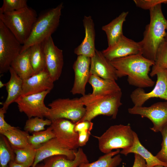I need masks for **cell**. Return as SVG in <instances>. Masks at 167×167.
<instances>
[{"mask_svg": "<svg viewBox=\"0 0 167 167\" xmlns=\"http://www.w3.org/2000/svg\"><path fill=\"white\" fill-rule=\"evenodd\" d=\"M13 148L15 155V162L28 167L32 166L36 156V149L30 145L23 148Z\"/></svg>", "mask_w": 167, "mask_h": 167, "instance_id": "cell-29", "label": "cell"}, {"mask_svg": "<svg viewBox=\"0 0 167 167\" xmlns=\"http://www.w3.org/2000/svg\"><path fill=\"white\" fill-rule=\"evenodd\" d=\"M49 110L45 117L52 120L64 118L76 123L86 113L85 107L79 98H58L49 104Z\"/></svg>", "mask_w": 167, "mask_h": 167, "instance_id": "cell-7", "label": "cell"}, {"mask_svg": "<svg viewBox=\"0 0 167 167\" xmlns=\"http://www.w3.org/2000/svg\"><path fill=\"white\" fill-rule=\"evenodd\" d=\"M154 62L150 73L151 77L155 75L159 71L167 70V42L165 40L158 48Z\"/></svg>", "mask_w": 167, "mask_h": 167, "instance_id": "cell-31", "label": "cell"}, {"mask_svg": "<svg viewBox=\"0 0 167 167\" xmlns=\"http://www.w3.org/2000/svg\"><path fill=\"white\" fill-rule=\"evenodd\" d=\"M119 149L105 154L92 163H83L78 167H117L122 161Z\"/></svg>", "mask_w": 167, "mask_h": 167, "instance_id": "cell-26", "label": "cell"}, {"mask_svg": "<svg viewBox=\"0 0 167 167\" xmlns=\"http://www.w3.org/2000/svg\"><path fill=\"white\" fill-rule=\"evenodd\" d=\"M122 91L109 95H93L91 93L82 96L79 98L85 106L86 113L84 117L77 122L86 120L91 121L101 115L116 119L119 108L122 105Z\"/></svg>", "mask_w": 167, "mask_h": 167, "instance_id": "cell-3", "label": "cell"}, {"mask_svg": "<svg viewBox=\"0 0 167 167\" xmlns=\"http://www.w3.org/2000/svg\"><path fill=\"white\" fill-rule=\"evenodd\" d=\"M15 154L7 138L1 135L0 138V167H7L9 163L14 161Z\"/></svg>", "mask_w": 167, "mask_h": 167, "instance_id": "cell-30", "label": "cell"}, {"mask_svg": "<svg viewBox=\"0 0 167 167\" xmlns=\"http://www.w3.org/2000/svg\"><path fill=\"white\" fill-rule=\"evenodd\" d=\"M1 135L7 138L13 148H21L29 145L28 132L21 130L18 127H15Z\"/></svg>", "mask_w": 167, "mask_h": 167, "instance_id": "cell-27", "label": "cell"}, {"mask_svg": "<svg viewBox=\"0 0 167 167\" xmlns=\"http://www.w3.org/2000/svg\"><path fill=\"white\" fill-rule=\"evenodd\" d=\"M6 111L2 108L0 109V133H3L14 128L13 126L8 123L5 119V114Z\"/></svg>", "mask_w": 167, "mask_h": 167, "instance_id": "cell-38", "label": "cell"}, {"mask_svg": "<svg viewBox=\"0 0 167 167\" xmlns=\"http://www.w3.org/2000/svg\"><path fill=\"white\" fill-rule=\"evenodd\" d=\"M128 111L131 114L149 119L153 125L150 129L155 132H160L167 124V101L156 102L149 107L134 106L128 108Z\"/></svg>", "mask_w": 167, "mask_h": 167, "instance_id": "cell-9", "label": "cell"}, {"mask_svg": "<svg viewBox=\"0 0 167 167\" xmlns=\"http://www.w3.org/2000/svg\"><path fill=\"white\" fill-rule=\"evenodd\" d=\"M101 52L109 61L141 53L139 42L127 38L123 35L113 45L108 46Z\"/></svg>", "mask_w": 167, "mask_h": 167, "instance_id": "cell-14", "label": "cell"}, {"mask_svg": "<svg viewBox=\"0 0 167 167\" xmlns=\"http://www.w3.org/2000/svg\"><path fill=\"white\" fill-rule=\"evenodd\" d=\"M9 71L10 78L9 81L5 83L7 96L2 107L7 110L9 106L22 96L23 80L17 75L11 67Z\"/></svg>", "mask_w": 167, "mask_h": 167, "instance_id": "cell-21", "label": "cell"}, {"mask_svg": "<svg viewBox=\"0 0 167 167\" xmlns=\"http://www.w3.org/2000/svg\"><path fill=\"white\" fill-rule=\"evenodd\" d=\"M63 7V3H61L37 17L29 37L22 45L20 53L33 45L42 43L51 36L58 26Z\"/></svg>", "mask_w": 167, "mask_h": 167, "instance_id": "cell-4", "label": "cell"}, {"mask_svg": "<svg viewBox=\"0 0 167 167\" xmlns=\"http://www.w3.org/2000/svg\"><path fill=\"white\" fill-rule=\"evenodd\" d=\"M116 81L90 75L88 82L92 88V94L106 95L121 91V88Z\"/></svg>", "mask_w": 167, "mask_h": 167, "instance_id": "cell-23", "label": "cell"}, {"mask_svg": "<svg viewBox=\"0 0 167 167\" xmlns=\"http://www.w3.org/2000/svg\"><path fill=\"white\" fill-rule=\"evenodd\" d=\"M154 167H165V166H163L161 165H156Z\"/></svg>", "mask_w": 167, "mask_h": 167, "instance_id": "cell-44", "label": "cell"}, {"mask_svg": "<svg viewBox=\"0 0 167 167\" xmlns=\"http://www.w3.org/2000/svg\"><path fill=\"white\" fill-rule=\"evenodd\" d=\"M91 58L82 55L78 56L74 62L73 68L75 79L71 91L73 95H85V87L90 75Z\"/></svg>", "mask_w": 167, "mask_h": 167, "instance_id": "cell-15", "label": "cell"}, {"mask_svg": "<svg viewBox=\"0 0 167 167\" xmlns=\"http://www.w3.org/2000/svg\"><path fill=\"white\" fill-rule=\"evenodd\" d=\"M37 18L36 11L28 6L18 11L0 14V21L22 45L29 37Z\"/></svg>", "mask_w": 167, "mask_h": 167, "instance_id": "cell-5", "label": "cell"}, {"mask_svg": "<svg viewBox=\"0 0 167 167\" xmlns=\"http://www.w3.org/2000/svg\"><path fill=\"white\" fill-rule=\"evenodd\" d=\"M52 121L50 126L55 138L63 147L71 150L79 147V135L75 130V123L64 118H58Z\"/></svg>", "mask_w": 167, "mask_h": 167, "instance_id": "cell-13", "label": "cell"}, {"mask_svg": "<svg viewBox=\"0 0 167 167\" xmlns=\"http://www.w3.org/2000/svg\"><path fill=\"white\" fill-rule=\"evenodd\" d=\"M41 43L45 56L46 69L55 82L60 77L63 66L62 50L55 45L51 36Z\"/></svg>", "mask_w": 167, "mask_h": 167, "instance_id": "cell-12", "label": "cell"}, {"mask_svg": "<svg viewBox=\"0 0 167 167\" xmlns=\"http://www.w3.org/2000/svg\"><path fill=\"white\" fill-rule=\"evenodd\" d=\"M160 4L149 10V23L146 26L142 40L139 42L141 53L146 58L155 61L160 45L165 40L167 20Z\"/></svg>", "mask_w": 167, "mask_h": 167, "instance_id": "cell-2", "label": "cell"}, {"mask_svg": "<svg viewBox=\"0 0 167 167\" xmlns=\"http://www.w3.org/2000/svg\"><path fill=\"white\" fill-rule=\"evenodd\" d=\"M52 121L46 118L44 119L38 117L28 118L25 123L24 130L28 132H38L45 130V126H50Z\"/></svg>", "mask_w": 167, "mask_h": 167, "instance_id": "cell-33", "label": "cell"}, {"mask_svg": "<svg viewBox=\"0 0 167 167\" xmlns=\"http://www.w3.org/2000/svg\"><path fill=\"white\" fill-rule=\"evenodd\" d=\"M55 138L52 129L50 126L45 130L34 132L32 135H29L28 142L32 147L36 149L43 144Z\"/></svg>", "mask_w": 167, "mask_h": 167, "instance_id": "cell-32", "label": "cell"}, {"mask_svg": "<svg viewBox=\"0 0 167 167\" xmlns=\"http://www.w3.org/2000/svg\"><path fill=\"white\" fill-rule=\"evenodd\" d=\"M79 135V147L84 146L88 141L91 135V131H82L78 133Z\"/></svg>", "mask_w": 167, "mask_h": 167, "instance_id": "cell-39", "label": "cell"}, {"mask_svg": "<svg viewBox=\"0 0 167 167\" xmlns=\"http://www.w3.org/2000/svg\"><path fill=\"white\" fill-rule=\"evenodd\" d=\"M134 140L132 146L129 148L122 149L120 152V153L125 156L130 153L139 155L145 160L147 167H154L157 165L167 167L166 164L160 161L142 144L137 134L135 131H134Z\"/></svg>", "mask_w": 167, "mask_h": 167, "instance_id": "cell-22", "label": "cell"}, {"mask_svg": "<svg viewBox=\"0 0 167 167\" xmlns=\"http://www.w3.org/2000/svg\"><path fill=\"white\" fill-rule=\"evenodd\" d=\"M83 22L85 36L81 44L75 49L74 53L77 56L82 55L91 58L95 55L96 50L94 22L91 16H84Z\"/></svg>", "mask_w": 167, "mask_h": 167, "instance_id": "cell-17", "label": "cell"}, {"mask_svg": "<svg viewBox=\"0 0 167 167\" xmlns=\"http://www.w3.org/2000/svg\"><path fill=\"white\" fill-rule=\"evenodd\" d=\"M26 0H3L0 14L18 11L28 6Z\"/></svg>", "mask_w": 167, "mask_h": 167, "instance_id": "cell-34", "label": "cell"}, {"mask_svg": "<svg viewBox=\"0 0 167 167\" xmlns=\"http://www.w3.org/2000/svg\"><path fill=\"white\" fill-rule=\"evenodd\" d=\"M135 160L132 167H147L146 162L139 155L134 154Z\"/></svg>", "mask_w": 167, "mask_h": 167, "instance_id": "cell-40", "label": "cell"}, {"mask_svg": "<svg viewBox=\"0 0 167 167\" xmlns=\"http://www.w3.org/2000/svg\"><path fill=\"white\" fill-rule=\"evenodd\" d=\"M160 132L162 137L161 148L156 156L167 165V124L162 128Z\"/></svg>", "mask_w": 167, "mask_h": 167, "instance_id": "cell-35", "label": "cell"}, {"mask_svg": "<svg viewBox=\"0 0 167 167\" xmlns=\"http://www.w3.org/2000/svg\"><path fill=\"white\" fill-rule=\"evenodd\" d=\"M165 40L167 42V28L166 31V35L165 38Z\"/></svg>", "mask_w": 167, "mask_h": 167, "instance_id": "cell-43", "label": "cell"}, {"mask_svg": "<svg viewBox=\"0 0 167 167\" xmlns=\"http://www.w3.org/2000/svg\"><path fill=\"white\" fill-rule=\"evenodd\" d=\"M90 72V75L105 79L116 80L118 78L111 62L104 56L101 51L97 49L95 55L91 58Z\"/></svg>", "mask_w": 167, "mask_h": 167, "instance_id": "cell-19", "label": "cell"}, {"mask_svg": "<svg viewBox=\"0 0 167 167\" xmlns=\"http://www.w3.org/2000/svg\"><path fill=\"white\" fill-rule=\"evenodd\" d=\"M75 123V130L77 133L82 131H91L93 125L91 121L87 120Z\"/></svg>", "mask_w": 167, "mask_h": 167, "instance_id": "cell-37", "label": "cell"}, {"mask_svg": "<svg viewBox=\"0 0 167 167\" xmlns=\"http://www.w3.org/2000/svg\"><path fill=\"white\" fill-rule=\"evenodd\" d=\"M5 86V83H3L1 81H0V88H2L3 87Z\"/></svg>", "mask_w": 167, "mask_h": 167, "instance_id": "cell-42", "label": "cell"}, {"mask_svg": "<svg viewBox=\"0 0 167 167\" xmlns=\"http://www.w3.org/2000/svg\"><path fill=\"white\" fill-rule=\"evenodd\" d=\"M22 45L0 21V73L9 71L11 64L20 54Z\"/></svg>", "mask_w": 167, "mask_h": 167, "instance_id": "cell-8", "label": "cell"}, {"mask_svg": "<svg viewBox=\"0 0 167 167\" xmlns=\"http://www.w3.org/2000/svg\"><path fill=\"white\" fill-rule=\"evenodd\" d=\"M118 78L127 76L129 84L143 88L153 87L155 82L148 74L155 62L144 57L141 53L110 61Z\"/></svg>", "mask_w": 167, "mask_h": 167, "instance_id": "cell-1", "label": "cell"}, {"mask_svg": "<svg viewBox=\"0 0 167 167\" xmlns=\"http://www.w3.org/2000/svg\"><path fill=\"white\" fill-rule=\"evenodd\" d=\"M134 131L129 124L117 125L110 126L101 136L94 137L98 140L100 151L106 154L114 149L131 147L134 142Z\"/></svg>", "mask_w": 167, "mask_h": 167, "instance_id": "cell-6", "label": "cell"}, {"mask_svg": "<svg viewBox=\"0 0 167 167\" xmlns=\"http://www.w3.org/2000/svg\"><path fill=\"white\" fill-rule=\"evenodd\" d=\"M29 49L30 62L35 75L46 69L45 55L41 43L33 45Z\"/></svg>", "mask_w": 167, "mask_h": 167, "instance_id": "cell-28", "label": "cell"}, {"mask_svg": "<svg viewBox=\"0 0 167 167\" xmlns=\"http://www.w3.org/2000/svg\"><path fill=\"white\" fill-rule=\"evenodd\" d=\"M156 75V85L150 92H146L143 88H137L132 92L130 96L134 106H143L152 98H160L167 101V70L159 71Z\"/></svg>", "mask_w": 167, "mask_h": 167, "instance_id": "cell-11", "label": "cell"}, {"mask_svg": "<svg viewBox=\"0 0 167 167\" xmlns=\"http://www.w3.org/2000/svg\"><path fill=\"white\" fill-rule=\"evenodd\" d=\"M133 1L137 6L149 10L159 4H167V0H134Z\"/></svg>", "mask_w": 167, "mask_h": 167, "instance_id": "cell-36", "label": "cell"}, {"mask_svg": "<svg viewBox=\"0 0 167 167\" xmlns=\"http://www.w3.org/2000/svg\"><path fill=\"white\" fill-rule=\"evenodd\" d=\"M54 81L46 69L23 80L22 96H26L51 91Z\"/></svg>", "mask_w": 167, "mask_h": 167, "instance_id": "cell-16", "label": "cell"}, {"mask_svg": "<svg viewBox=\"0 0 167 167\" xmlns=\"http://www.w3.org/2000/svg\"><path fill=\"white\" fill-rule=\"evenodd\" d=\"M75 150H70L62 146L55 138L49 140L36 149V155L32 167L48 157L58 155H63L71 160L75 157Z\"/></svg>", "mask_w": 167, "mask_h": 167, "instance_id": "cell-18", "label": "cell"}, {"mask_svg": "<svg viewBox=\"0 0 167 167\" xmlns=\"http://www.w3.org/2000/svg\"><path fill=\"white\" fill-rule=\"evenodd\" d=\"M51 91L26 96H21L15 101L18 109L21 113H24L28 118L38 117H45L49 110V108L44 103V100Z\"/></svg>", "mask_w": 167, "mask_h": 167, "instance_id": "cell-10", "label": "cell"}, {"mask_svg": "<svg viewBox=\"0 0 167 167\" xmlns=\"http://www.w3.org/2000/svg\"><path fill=\"white\" fill-rule=\"evenodd\" d=\"M7 167H28L22 165L18 164L14 161H11Z\"/></svg>", "mask_w": 167, "mask_h": 167, "instance_id": "cell-41", "label": "cell"}, {"mask_svg": "<svg viewBox=\"0 0 167 167\" xmlns=\"http://www.w3.org/2000/svg\"><path fill=\"white\" fill-rule=\"evenodd\" d=\"M128 14V11H123L110 23L102 27V30L107 36L108 46L115 44L123 35V25Z\"/></svg>", "mask_w": 167, "mask_h": 167, "instance_id": "cell-24", "label": "cell"}, {"mask_svg": "<svg viewBox=\"0 0 167 167\" xmlns=\"http://www.w3.org/2000/svg\"><path fill=\"white\" fill-rule=\"evenodd\" d=\"M11 67L23 80L34 75L30 60L29 48L16 58L12 62Z\"/></svg>", "mask_w": 167, "mask_h": 167, "instance_id": "cell-25", "label": "cell"}, {"mask_svg": "<svg viewBox=\"0 0 167 167\" xmlns=\"http://www.w3.org/2000/svg\"><path fill=\"white\" fill-rule=\"evenodd\" d=\"M75 157L71 160L66 156L58 155L47 158L35 167H78L83 163L88 162L87 157L83 150L79 149L74 152Z\"/></svg>", "mask_w": 167, "mask_h": 167, "instance_id": "cell-20", "label": "cell"}]
</instances>
